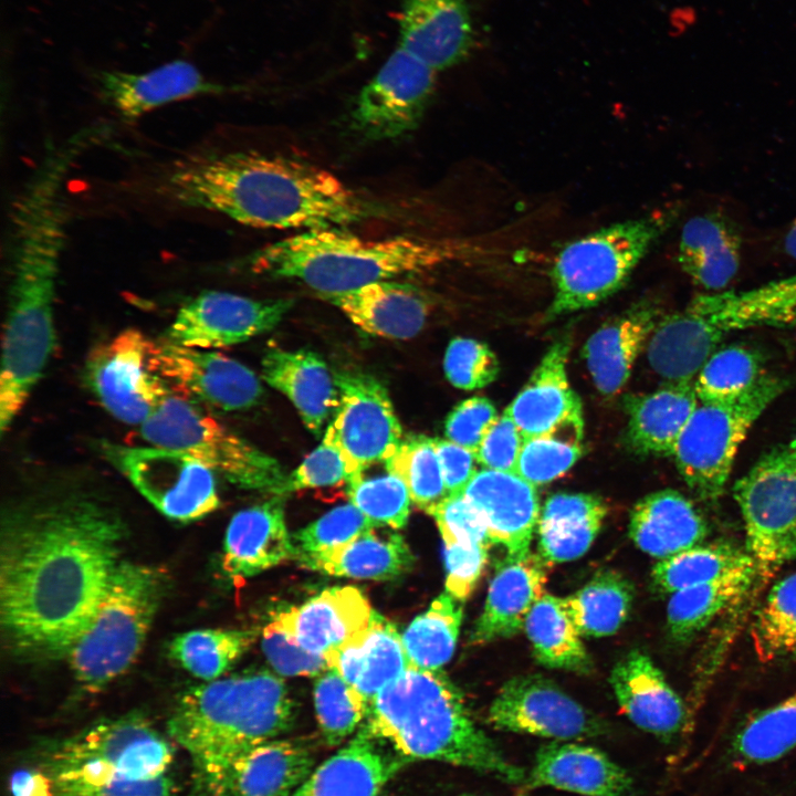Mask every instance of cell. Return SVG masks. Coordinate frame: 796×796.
I'll list each match as a JSON object with an SVG mask.
<instances>
[{"instance_id": "1", "label": "cell", "mask_w": 796, "mask_h": 796, "mask_svg": "<svg viewBox=\"0 0 796 796\" xmlns=\"http://www.w3.org/2000/svg\"><path fill=\"white\" fill-rule=\"evenodd\" d=\"M125 525L82 478H48L2 513L0 620L18 652L66 657L118 566Z\"/></svg>"}, {"instance_id": "2", "label": "cell", "mask_w": 796, "mask_h": 796, "mask_svg": "<svg viewBox=\"0 0 796 796\" xmlns=\"http://www.w3.org/2000/svg\"><path fill=\"white\" fill-rule=\"evenodd\" d=\"M159 193L179 207L264 229L346 227L380 212L334 174L256 151L201 153L167 168Z\"/></svg>"}, {"instance_id": "3", "label": "cell", "mask_w": 796, "mask_h": 796, "mask_svg": "<svg viewBox=\"0 0 796 796\" xmlns=\"http://www.w3.org/2000/svg\"><path fill=\"white\" fill-rule=\"evenodd\" d=\"M294 718L285 683L268 671L205 682L185 691L168 720L190 763L188 796H230L237 765L277 739Z\"/></svg>"}, {"instance_id": "4", "label": "cell", "mask_w": 796, "mask_h": 796, "mask_svg": "<svg viewBox=\"0 0 796 796\" xmlns=\"http://www.w3.org/2000/svg\"><path fill=\"white\" fill-rule=\"evenodd\" d=\"M366 719L363 726L407 761L448 763L510 784L526 779L474 723L441 670L410 666L371 700Z\"/></svg>"}, {"instance_id": "5", "label": "cell", "mask_w": 796, "mask_h": 796, "mask_svg": "<svg viewBox=\"0 0 796 796\" xmlns=\"http://www.w3.org/2000/svg\"><path fill=\"white\" fill-rule=\"evenodd\" d=\"M51 796H175L174 747L143 715L97 722L36 756Z\"/></svg>"}, {"instance_id": "6", "label": "cell", "mask_w": 796, "mask_h": 796, "mask_svg": "<svg viewBox=\"0 0 796 796\" xmlns=\"http://www.w3.org/2000/svg\"><path fill=\"white\" fill-rule=\"evenodd\" d=\"M461 245L444 240L396 235L365 240L344 227L306 230L248 256L258 274L301 281L321 295L418 273L461 256Z\"/></svg>"}, {"instance_id": "7", "label": "cell", "mask_w": 796, "mask_h": 796, "mask_svg": "<svg viewBox=\"0 0 796 796\" xmlns=\"http://www.w3.org/2000/svg\"><path fill=\"white\" fill-rule=\"evenodd\" d=\"M796 326V274L742 291L700 294L660 318L648 344L650 367L667 383L693 381L723 339L755 327Z\"/></svg>"}, {"instance_id": "8", "label": "cell", "mask_w": 796, "mask_h": 796, "mask_svg": "<svg viewBox=\"0 0 796 796\" xmlns=\"http://www.w3.org/2000/svg\"><path fill=\"white\" fill-rule=\"evenodd\" d=\"M163 595L160 574L121 561L91 625L66 658L80 685L97 692L138 658Z\"/></svg>"}, {"instance_id": "9", "label": "cell", "mask_w": 796, "mask_h": 796, "mask_svg": "<svg viewBox=\"0 0 796 796\" xmlns=\"http://www.w3.org/2000/svg\"><path fill=\"white\" fill-rule=\"evenodd\" d=\"M678 217L679 209L670 207L567 243L552 266L554 296L547 316L593 307L620 290Z\"/></svg>"}, {"instance_id": "10", "label": "cell", "mask_w": 796, "mask_h": 796, "mask_svg": "<svg viewBox=\"0 0 796 796\" xmlns=\"http://www.w3.org/2000/svg\"><path fill=\"white\" fill-rule=\"evenodd\" d=\"M788 386L787 378L764 374L735 400L699 402L672 454L682 480L699 500L715 504L723 496L748 431Z\"/></svg>"}, {"instance_id": "11", "label": "cell", "mask_w": 796, "mask_h": 796, "mask_svg": "<svg viewBox=\"0 0 796 796\" xmlns=\"http://www.w3.org/2000/svg\"><path fill=\"white\" fill-rule=\"evenodd\" d=\"M756 584L796 558V433L763 453L733 488Z\"/></svg>"}, {"instance_id": "12", "label": "cell", "mask_w": 796, "mask_h": 796, "mask_svg": "<svg viewBox=\"0 0 796 796\" xmlns=\"http://www.w3.org/2000/svg\"><path fill=\"white\" fill-rule=\"evenodd\" d=\"M140 433L148 444L188 453L239 486L283 494L286 475L277 461L187 398L170 392Z\"/></svg>"}, {"instance_id": "13", "label": "cell", "mask_w": 796, "mask_h": 796, "mask_svg": "<svg viewBox=\"0 0 796 796\" xmlns=\"http://www.w3.org/2000/svg\"><path fill=\"white\" fill-rule=\"evenodd\" d=\"M103 458L161 514L200 520L219 505L214 472L188 453L148 446L100 444Z\"/></svg>"}, {"instance_id": "14", "label": "cell", "mask_w": 796, "mask_h": 796, "mask_svg": "<svg viewBox=\"0 0 796 796\" xmlns=\"http://www.w3.org/2000/svg\"><path fill=\"white\" fill-rule=\"evenodd\" d=\"M156 350L157 343L129 327L90 352L84 379L117 420L142 426L171 392L157 370Z\"/></svg>"}, {"instance_id": "15", "label": "cell", "mask_w": 796, "mask_h": 796, "mask_svg": "<svg viewBox=\"0 0 796 796\" xmlns=\"http://www.w3.org/2000/svg\"><path fill=\"white\" fill-rule=\"evenodd\" d=\"M334 376L339 401L324 437L342 452L349 485L360 481L369 467L386 463L404 437L388 391L379 380L358 371Z\"/></svg>"}, {"instance_id": "16", "label": "cell", "mask_w": 796, "mask_h": 796, "mask_svg": "<svg viewBox=\"0 0 796 796\" xmlns=\"http://www.w3.org/2000/svg\"><path fill=\"white\" fill-rule=\"evenodd\" d=\"M436 72L397 48L357 95L352 128L369 140L395 139L413 132L432 100Z\"/></svg>"}, {"instance_id": "17", "label": "cell", "mask_w": 796, "mask_h": 796, "mask_svg": "<svg viewBox=\"0 0 796 796\" xmlns=\"http://www.w3.org/2000/svg\"><path fill=\"white\" fill-rule=\"evenodd\" d=\"M488 719L499 730L555 741L597 736L606 730L600 719L537 674L506 681L492 701Z\"/></svg>"}, {"instance_id": "18", "label": "cell", "mask_w": 796, "mask_h": 796, "mask_svg": "<svg viewBox=\"0 0 796 796\" xmlns=\"http://www.w3.org/2000/svg\"><path fill=\"white\" fill-rule=\"evenodd\" d=\"M292 305L291 298L254 300L203 291L178 310L166 341L202 349L229 347L272 329Z\"/></svg>"}, {"instance_id": "19", "label": "cell", "mask_w": 796, "mask_h": 796, "mask_svg": "<svg viewBox=\"0 0 796 796\" xmlns=\"http://www.w3.org/2000/svg\"><path fill=\"white\" fill-rule=\"evenodd\" d=\"M156 367L185 396L218 410H248L263 397L262 384L249 367L213 349L157 343Z\"/></svg>"}, {"instance_id": "20", "label": "cell", "mask_w": 796, "mask_h": 796, "mask_svg": "<svg viewBox=\"0 0 796 796\" xmlns=\"http://www.w3.org/2000/svg\"><path fill=\"white\" fill-rule=\"evenodd\" d=\"M463 494L482 514L492 544L504 546L506 558L530 554L541 515L534 484L517 473L483 469Z\"/></svg>"}, {"instance_id": "21", "label": "cell", "mask_w": 796, "mask_h": 796, "mask_svg": "<svg viewBox=\"0 0 796 796\" xmlns=\"http://www.w3.org/2000/svg\"><path fill=\"white\" fill-rule=\"evenodd\" d=\"M474 43L468 0H402L399 48L434 71L464 61Z\"/></svg>"}, {"instance_id": "22", "label": "cell", "mask_w": 796, "mask_h": 796, "mask_svg": "<svg viewBox=\"0 0 796 796\" xmlns=\"http://www.w3.org/2000/svg\"><path fill=\"white\" fill-rule=\"evenodd\" d=\"M94 80L101 97L127 121L174 102L231 90L209 81L186 60H175L145 73L101 70L95 72Z\"/></svg>"}, {"instance_id": "23", "label": "cell", "mask_w": 796, "mask_h": 796, "mask_svg": "<svg viewBox=\"0 0 796 796\" xmlns=\"http://www.w3.org/2000/svg\"><path fill=\"white\" fill-rule=\"evenodd\" d=\"M405 761L360 726L355 737L312 771L293 796H380Z\"/></svg>"}, {"instance_id": "24", "label": "cell", "mask_w": 796, "mask_h": 796, "mask_svg": "<svg viewBox=\"0 0 796 796\" xmlns=\"http://www.w3.org/2000/svg\"><path fill=\"white\" fill-rule=\"evenodd\" d=\"M373 609L356 587H332L301 606L279 612L274 620L310 652L326 657L365 630Z\"/></svg>"}, {"instance_id": "25", "label": "cell", "mask_w": 796, "mask_h": 796, "mask_svg": "<svg viewBox=\"0 0 796 796\" xmlns=\"http://www.w3.org/2000/svg\"><path fill=\"white\" fill-rule=\"evenodd\" d=\"M609 682L621 711L639 729L670 737L683 726L684 703L647 653L631 650L615 664Z\"/></svg>"}, {"instance_id": "26", "label": "cell", "mask_w": 796, "mask_h": 796, "mask_svg": "<svg viewBox=\"0 0 796 796\" xmlns=\"http://www.w3.org/2000/svg\"><path fill=\"white\" fill-rule=\"evenodd\" d=\"M547 564L540 554L533 553L516 559L505 557L490 583L483 610L473 626L471 643L512 637L524 628L531 609L544 595Z\"/></svg>"}, {"instance_id": "27", "label": "cell", "mask_w": 796, "mask_h": 796, "mask_svg": "<svg viewBox=\"0 0 796 796\" xmlns=\"http://www.w3.org/2000/svg\"><path fill=\"white\" fill-rule=\"evenodd\" d=\"M525 783L528 788L552 787L582 796H627L631 778L600 750L553 741L542 746Z\"/></svg>"}, {"instance_id": "28", "label": "cell", "mask_w": 796, "mask_h": 796, "mask_svg": "<svg viewBox=\"0 0 796 796\" xmlns=\"http://www.w3.org/2000/svg\"><path fill=\"white\" fill-rule=\"evenodd\" d=\"M294 555L279 496L238 512L227 527L222 567L233 578L252 577Z\"/></svg>"}, {"instance_id": "29", "label": "cell", "mask_w": 796, "mask_h": 796, "mask_svg": "<svg viewBox=\"0 0 796 796\" xmlns=\"http://www.w3.org/2000/svg\"><path fill=\"white\" fill-rule=\"evenodd\" d=\"M321 297L338 307L363 331L395 339L417 335L430 311L429 300L421 290L389 280Z\"/></svg>"}, {"instance_id": "30", "label": "cell", "mask_w": 796, "mask_h": 796, "mask_svg": "<svg viewBox=\"0 0 796 796\" xmlns=\"http://www.w3.org/2000/svg\"><path fill=\"white\" fill-rule=\"evenodd\" d=\"M659 321L658 307L642 301L605 323L587 339L583 356L601 394L615 395L626 385Z\"/></svg>"}, {"instance_id": "31", "label": "cell", "mask_w": 796, "mask_h": 796, "mask_svg": "<svg viewBox=\"0 0 796 796\" xmlns=\"http://www.w3.org/2000/svg\"><path fill=\"white\" fill-rule=\"evenodd\" d=\"M262 378L285 395L315 436L334 415L339 391L324 359L308 349L272 348L262 359Z\"/></svg>"}, {"instance_id": "32", "label": "cell", "mask_w": 796, "mask_h": 796, "mask_svg": "<svg viewBox=\"0 0 796 796\" xmlns=\"http://www.w3.org/2000/svg\"><path fill=\"white\" fill-rule=\"evenodd\" d=\"M325 658L328 668L337 671L368 703L410 667L396 627L375 610L365 630Z\"/></svg>"}, {"instance_id": "33", "label": "cell", "mask_w": 796, "mask_h": 796, "mask_svg": "<svg viewBox=\"0 0 796 796\" xmlns=\"http://www.w3.org/2000/svg\"><path fill=\"white\" fill-rule=\"evenodd\" d=\"M569 348L568 336L557 339L507 407L524 439L544 436L582 411L566 371Z\"/></svg>"}, {"instance_id": "34", "label": "cell", "mask_w": 796, "mask_h": 796, "mask_svg": "<svg viewBox=\"0 0 796 796\" xmlns=\"http://www.w3.org/2000/svg\"><path fill=\"white\" fill-rule=\"evenodd\" d=\"M708 532L700 510L675 490L652 492L630 512V538L639 549L659 559L701 544Z\"/></svg>"}, {"instance_id": "35", "label": "cell", "mask_w": 796, "mask_h": 796, "mask_svg": "<svg viewBox=\"0 0 796 796\" xmlns=\"http://www.w3.org/2000/svg\"><path fill=\"white\" fill-rule=\"evenodd\" d=\"M699 405L693 381L667 383L625 400L627 441L637 454L669 457Z\"/></svg>"}, {"instance_id": "36", "label": "cell", "mask_w": 796, "mask_h": 796, "mask_svg": "<svg viewBox=\"0 0 796 796\" xmlns=\"http://www.w3.org/2000/svg\"><path fill=\"white\" fill-rule=\"evenodd\" d=\"M741 245L739 231L725 217L695 216L683 226L678 260L695 284L709 292H720L739 271Z\"/></svg>"}, {"instance_id": "37", "label": "cell", "mask_w": 796, "mask_h": 796, "mask_svg": "<svg viewBox=\"0 0 796 796\" xmlns=\"http://www.w3.org/2000/svg\"><path fill=\"white\" fill-rule=\"evenodd\" d=\"M607 514L596 495L557 493L548 498L537 524L538 552L547 563L583 556L599 533Z\"/></svg>"}, {"instance_id": "38", "label": "cell", "mask_w": 796, "mask_h": 796, "mask_svg": "<svg viewBox=\"0 0 796 796\" xmlns=\"http://www.w3.org/2000/svg\"><path fill=\"white\" fill-rule=\"evenodd\" d=\"M375 528L344 545L297 559L308 569L339 577L387 580L407 573L415 558L402 536L379 534Z\"/></svg>"}, {"instance_id": "39", "label": "cell", "mask_w": 796, "mask_h": 796, "mask_svg": "<svg viewBox=\"0 0 796 796\" xmlns=\"http://www.w3.org/2000/svg\"><path fill=\"white\" fill-rule=\"evenodd\" d=\"M313 766L304 745L279 739L264 742L237 765L230 796H293Z\"/></svg>"}, {"instance_id": "40", "label": "cell", "mask_w": 796, "mask_h": 796, "mask_svg": "<svg viewBox=\"0 0 796 796\" xmlns=\"http://www.w3.org/2000/svg\"><path fill=\"white\" fill-rule=\"evenodd\" d=\"M756 568L692 586L670 596L667 629L678 643L689 642L725 610L736 606L756 584Z\"/></svg>"}, {"instance_id": "41", "label": "cell", "mask_w": 796, "mask_h": 796, "mask_svg": "<svg viewBox=\"0 0 796 796\" xmlns=\"http://www.w3.org/2000/svg\"><path fill=\"white\" fill-rule=\"evenodd\" d=\"M524 629L540 664L577 673L593 670L591 658L563 598L544 594L531 609Z\"/></svg>"}, {"instance_id": "42", "label": "cell", "mask_w": 796, "mask_h": 796, "mask_svg": "<svg viewBox=\"0 0 796 796\" xmlns=\"http://www.w3.org/2000/svg\"><path fill=\"white\" fill-rule=\"evenodd\" d=\"M750 568L756 567L746 548L729 542L701 543L659 559L651 570V585L658 594L672 595Z\"/></svg>"}, {"instance_id": "43", "label": "cell", "mask_w": 796, "mask_h": 796, "mask_svg": "<svg viewBox=\"0 0 796 796\" xmlns=\"http://www.w3.org/2000/svg\"><path fill=\"white\" fill-rule=\"evenodd\" d=\"M633 597L629 579L607 569L564 598V605L580 636L605 637L617 632L628 619Z\"/></svg>"}, {"instance_id": "44", "label": "cell", "mask_w": 796, "mask_h": 796, "mask_svg": "<svg viewBox=\"0 0 796 796\" xmlns=\"http://www.w3.org/2000/svg\"><path fill=\"white\" fill-rule=\"evenodd\" d=\"M462 603L444 591L408 626L401 638L410 666L440 670L450 660L462 622Z\"/></svg>"}, {"instance_id": "45", "label": "cell", "mask_w": 796, "mask_h": 796, "mask_svg": "<svg viewBox=\"0 0 796 796\" xmlns=\"http://www.w3.org/2000/svg\"><path fill=\"white\" fill-rule=\"evenodd\" d=\"M751 639L762 663L796 659V572L771 587L752 620Z\"/></svg>"}, {"instance_id": "46", "label": "cell", "mask_w": 796, "mask_h": 796, "mask_svg": "<svg viewBox=\"0 0 796 796\" xmlns=\"http://www.w3.org/2000/svg\"><path fill=\"white\" fill-rule=\"evenodd\" d=\"M254 632L230 629H196L176 636L169 656L205 682L219 679L250 648Z\"/></svg>"}, {"instance_id": "47", "label": "cell", "mask_w": 796, "mask_h": 796, "mask_svg": "<svg viewBox=\"0 0 796 796\" xmlns=\"http://www.w3.org/2000/svg\"><path fill=\"white\" fill-rule=\"evenodd\" d=\"M796 746V692L753 715L737 732L733 753L741 765L774 762Z\"/></svg>"}, {"instance_id": "48", "label": "cell", "mask_w": 796, "mask_h": 796, "mask_svg": "<svg viewBox=\"0 0 796 796\" xmlns=\"http://www.w3.org/2000/svg\"><path fill=\"white\" fill-rule=\"evenodd\" d=\"M583 433V412L578 411L551 432L525 439L516 473L535 486L559 478L579 459Z\"/></svg>"}, {"instance_id": "49", "label": "cell", "mask_w": 796, "mask_h": 796, "mask_svg": "<svg viewBox=\"0 0 796 796\" xmlns=\"http://www.w3.org/2000/svg\"><path fill=\"white\" fill-rule=\"evenodd\" d=\"M762 357L751 347L718 348L699 369L693 384L699 402L732 401L750 390L764 375Z\"/></svg>"}, {"instance_id": "50", "label": "cell", "mask_w": 796, "mask_h": 796, "mask_svg": "<svg viewBox=\"0 0 796 796\" xmlns=\"http://www.w3.org/2000/svg\"><path fill=\"white\" fill-rule=\"evenodd\" d=\"M385 465L387 472L405 482L412 503L430 515L449 496L432 438L422 434L404 438Z\"/></svg>"}, {"instance_id": "51", "label": "cell", "mask_w": 796, "mask_h": 796, "mask_svg": "<svg viewBox=\"0 0 796 796\" xmlns=\"http://www.w3.org/2000/svg\"><path fill=\"white\" fill-rule=\"evenodd\" d=\"M314 705L320 730L331 746L343 743L367 716L369 703L334 669L318 675Z\"/></svg>"}, {"instance_id": "52", "label": "cell", "mask_w": 796, "mask_h": 796, "mask_svg": "<svg viewBox=\"0 0 796 796\" xmlns=\"http://www.w3.org/2000/svg\"><path fill=\"white\" fill-rule=\"evenodd\" d=\"M354 504L376 527L402 528L410 513L411 498L405 482L396 474L360 481L347 485Z\"/></svg>"}, {"instance_id": "53", "label": "cell", "mask_w": 796, "mask_h": 796, "mask_svg": "<svg viewBox=\"0 0 796 796\" xmlns=\"http://www.w3.org/2000/svg\"><path fill=\"white\" fill-rule=\"evenodd\" d=\"M375 527L354 504L337 506L293 535L294 557L333 549Z\"/></svg>"}, {"instance_id": "54", "label": "cell", "mask_w": 796, "mask_h": 796, "mask_svg": "<svg viewBox=\"0 0 796 796\" xmlns=\"http://www.w3.org/2000/svg\"><path fill=\"white\" fill-rule=\"evenodd\" d=\"M443 369L457 388L474 390L495 380L500 364L488 345L472 338H453L446 350Z\"/></svg>"}, {"instance_id": "55", "label": "cell", "mask_w": 796, "mask_h": 796, "mask_svg": "<svg viewBox=\"0 0 796 796\" xmlns=\"http://www.w3.org/2000/svg\"><path fill=\"white\" fill-rule=\"evenodd\" d=\"M441 537L463 545H480L489 548L492 544L482 514L464 494L449 495L431 514Z\"/></svg>"}, {"instance_id": "56", "label": "cell", "mask_w": 796, "mask_h": 796, "mask_svg": "<svg viewBox=\"0 0 796 796\" xmlns=\"http://www.w3.org/2000/svg\"><path fill=\"white\" fill-rule=\"evenodd\" d=\"M262 649L272 667L284 675L315 677L329 669L324 656L301 647L274 619L263 629Z\"/></svg>"}, {"instance_id": "57", "label": "cell", "mask_w": 796, "mask_h": 796, "mask_svg": "<svg viewBox=\"0 0 796 796\" xmlns=\"http://www.w3.org/2000/svg\"><path fill=\"white\" fill-rule=\"evenodd\" d=\"M348 471L339 449L326 437L304 461L286 476L283 494L308 488L347 483Z\"/></svg>"}, {"instance_id": "58", "label": "cell", "mask_w": 796, "mask_h": 796, "mask_svg": "<svg viewBox=\"0 0 796 796\" xmlns=\"http://www.w3.org/2000/svg\"><path fill=\"white\" fill-rule=\"evenodd\" d=\"M524 437L507 408L484 436L475 458L484 469L516 473Z\"/></svg>"}, {"instance_id": "59", "label": "cell", "mask_w": 796, "mask_h": 796, "mask_svg": "<svg viewBox=\"0 0 796 796\" xmlns=\"http://www.w3.org/2000/svg\"><path fill=\"white\" fill-rule=\"evenodd\" d=\"M498 417L494 405L488 398H469L458 404L448 415L444 423L446 437L476 453L484 436Z\"/></svg>"}, {"instance_id": "60", "label": "cell", "mask_w": 796, "mask_h": 796, "mask_svg": "<svg viewBox=\"0 0 796 796\" xmlns=\"http://www.w3.org/2000/svg\"><path fill=\"white\" fill-rule=\"evenodd\" d=\"M446 591L464 601L474 590L488 561L489 548L444 541Z\"/></svg>"}, {"instance_id": "61", "label": "cell", "mask_w": 796, "mask_h": 796, "mask_svg": "<svg viewBox=\"0 0 796 796\" xmlns=\"http://www.w3.org/2000/svg\"><path fill=\"white\" fill-rule=\"evenodd\" d=\"M444 483L449 495L463 494L478 472L475 453L444 439H434Z\"/></svg>"}, {"instance_id": "62", "label": "cell", "mask_w": 796, "mask_h": 796, "mask_svg": "<svg viewBox=\"0 0 796 796\" xmlns=\"http://www.w3.org/2000/svg\"><path fill=\"white\" fill-rule=\"evenodd\" d=\"M12 796H51L50 782L36 766L15 771L10 781Z\"/></svg>"}, {"instance_id": "63", "label": "cell", "mask_w": 796, "mask_h": 796, "mask_svg": "<svg viewBox=\"0 0 796 796\" xmlns=\"http://www.w3.org/2000/svg\"><path fill=\"white\" fill-rule=\"evenodd\" d=\"M784 250L790 258L796 260V220L792 223L784 238Z\"/></svg>"}, {"instance_id": "64", "label": "cell", "mask_w": 796, "mask_h": 796, "mask_svg": "<svg viewBox=\"0 0 796 796\" xmlns=\"http://www.w3.org/2000/svg\"><path fill=\"white\" fill-rule=\"evenodd\" d=\"M462 796H474V795H462Z\"/></svg>"}]
</instances>
